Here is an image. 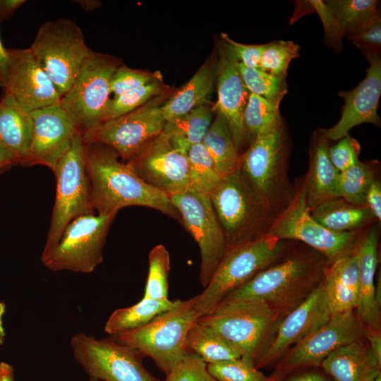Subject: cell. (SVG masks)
Returning a JSON list of instances; mask_svg holds the SVG:
<instances>
[{"instance_id": "obj_2", "label": "cell", "mask_w": 381, "mask_h": 381, "mask_svg": "<svg viewBox=\"0 0 381 381\" xmlns=\"http://www.w3.org/2000/svg\"><path fill=\"white\" fill-rule=\"evenodd\" d=\"M329 264L318 252L294 255L261 271L220 303L260 301L279 322L320 285Z\"/></svg>"}, {"instance_id": "obj_46", "label": "cell", "mask_w": 381, "mask_h": 381, "mask_svg": "<svg viewBox=\"0 0 381 381\" xmlns=\"http://www.w3.org/2000/svg\"><path fill=\"white\" fill-rule=\"evenodd\" d=\"M361 147L356 140L349 134L329 147V159L339 172L344 171L356 165L358 162Z\"/></svg>"}, {"instance_id": "obj_8", "label": "cell", "mask_w": 381, "mask_h": 381, "mask_svg": "<svg viewBox=\"0 0 381 381\" xmlns=\"http://www.w3.org/2000/svg\"><path fill=\"white\" fill-rule=\"evenodd\" d=\"M198 321L227 341L241 358L253 364L279 322L269 306L260 301L220 303Z\"/></svg>"}, {"instance_id": "obj_4", "label": "cell", "mask_w": 381, "mask_h": 381, "mask_svg": "<svg viewBox=\"0 0 381 381\" xmlns=\"http://www.w3.org/2000/svg\"><path fill=\"white\" fill-rule=\"evenodd\" d=\"M195 302L196 296L179 300L176 306L147 325L111 337L150 358L167 375L187 352L185 343L188 332L202 316L195 308Z\"/></svg>"}, {"instance_id": "obj_17", "label": "cell", "mask_w": 381, "mask_h": 381, "mask_svg": "<svg viewBox=\"0 0 381 381\" xmlns=\"http://www.w3.org/2000/svg\"><path fill=\"white\" fill-rule=\"evenodd\" d=\"M330 316L323 279L301 304L278 322L254 365L258 369L276 365L291 346L324 325Z\"/></svg>"}, {"instance_id": "obj_39", "label": "cell", "mask_w": 381, "mask_h": 381, "mask_svg": "<svg viewBox=\"0 0 381 381\" xmlns=\"http://www.w3.org/2000/svg\"><path fill=\"white\" fill-rule=\"evenodd\" d=\"M238 69L250 93L280 104L287 92L286 77L273 75L260 68L246 67L239 61Z\"/></svg>"}, {"instance_id": "obj_13", "label": "cell", "mask_w": 381, "mask_h": 381, "mask_svg": "<svg viewBox=\"0 0 381 381\" xmlns=\"http://www.w3.org/2000/svg\"><path fill=\"white\" fill-rule=\"evenodd\" d=\"M200 249V280L205 287L229 250L209 195L188 188L169 196Z\"/></svg>"}, {"instance_id": "obj_60", "label": "cell", "mask_w": 381, "mask_h": 381, "mask_svg": "<svg viewBox=\"0 0 381 381\" xmlns=\"http://www.w3.org/2000/svg\"><path fill=\"white\" fill-rule=\"evenodd\" d=\"M89 381H98V380H92V379H90Z\"/></svg>"}, {"instance_id": "obj_40", "label": "cell", "mask_w": 381, "mask_h": 381, "mask_svg": "<svg viewBox=\"0 0 381 381\" xmlns=\"http://www.w3.org/2000/svg\"><path fill=\"white\" fill-rule=\"evenodd\" d=\"M162 92L158 80L109 99L105 107L102 123L128 114L145 104Z\"/></svg>"}, {"instance_id": "obj_1", "label": "cell", "mask_w": 381, "mask_h": 381, "mask_svg": "<svg viewBox=\"0 0 381 381\" xmlns=\"http://www.w3.org/2000/svg\"><path fill=\"white\" fill-rule=\"evenodd\" d=\"M85 145L86 170L97 214H116L126 207L143 206L180 219L169 195L144 181L112 149L100 143Z\"/></svg>"}, {"instance_id": "obj_30", "label": "cell", "mask_w": 381, "mask_h": 381, "mask_svg": "<svg viewBox=\"0 0 381 381\" xmlns=\"http://www.w3.org/2000/svg\"><path fill=\"white\" fill-rule=\"evenodd\" d=\"M212 120L210 107L200 106L181 116L166 121L162 133L176 150L186 155L191 147L202 143Z\"/></svg>"}, {"instance_id": "obj_51", "label": "cell", "mask_w": 381, "mask_h": 381, "mask_svg": "<svg viewBox=\"0 0 381 381\" xmlns=\"http://www.w3.org/2000/svg\"><path fill=\"white\" fill-rule=\"evenodd\" d=\"M364 334L368 340V346L375 356L377 361L381 364V336L380 331H374L364 329Z\"/></svg>"}, {"instance_id": "obj_37", "label": "cell", "mask_w": 381, "mask_h": 381, "mask_svg": "<svg viewBox=\"0 0 381 381\" xmlns=\"http://www.w3.org/2000/svg\"><path fill=\"white\" fill-rule=\"evenodd\" d=\"M170 257L162 244L155 246L148 256V274L143 297L168 300Z\"/></svg>"}, {"instance_id": "obj_47", "label": "cell", "mask_w": 381, "mask_h": 381, "mask_svg": "<svg viewBox=\"0 0 381 381\" xmlns=\"http://www.w3.org/2000/svg\"><path fill=\"white\" fill-rule=\"evenodd\" d=\"M222 38L229 45L238 61L249 68H259L263 44H245L231 40L226 34L222 33Z\"/></svg>"}, {"instance_id": "obj_11", "label": "cell", "mask_w": 381, "mask_h": 381, "mask_svg": "<svg viewBox=\"0 0 381 381\" xmlns=\"http://www.w3.org/2000/svg\"><path fill=\"white\" fill-rule=\"evenodd\" d=\"M115 214H90L73 219L65 227L44 265L57 272L90 273L102 262V250Z\"/></svg>"}, {"instance_id": "obj_57", "label": "cell", "mask_w": 381, "mask_h": 381, "mask_svg": "<svg viewBox=\"0 0 381 381\" xmlns=\"http://www.w3.org/2000/svg\"><path fill=\"white\" fill-rule=\"evenodd\" d=\"M6 306L4 302L0 301V346L3 345L5 341L6 332L4 327V315L6 313Z\"/></svg>"}, {"instance_id": "obj_5", "label": "cell", "mask_w": 381, "mask_h": 381, "mask_svg": "<svg viewBox=\"0 0 381 381\" xmlns=\"http://www.w3.org/2000/svg\"><path fill=\"white\" fill-rule=\"evenodd\" d=\"M286 248L285 241L268 234L229 248L208 284L196 296L195 308L202 315L212 313L230 292L277 262Z\"/></svg>"}, {"instance_id": "obj_49", "label": "cell", "mask_w": 381, "mask_h": 381, "mask_svg": "<svg viewBox=\"0 0 381 381\" xmlns=\"http://www.w3.org/2000/svg\"><path fill=\"white\" fill-rule=\"evenodd\" d=\"M365 206L371 211L375 218L381 220V185L375 179L372 182L365 198Z\"/></svg>"}, {"instance_id": "obj_33", "label": "cell", "mask_w": 381, "mask_h": 381, "mask_svg": "<svg viewBox=\"0 0 381 381\" xmlns=\"http://www.w3.org/2000/svg\"><path fill=\"white\" fill-rule=\"evenodd\" d=\"M185 344L187 351L197 354L207 364L241 358L234 346L198 320L188 332Z\"/></svg>"}, {"instance_id": "obj_29", "label": "cell", "mask_w": 381, "mask_h": 381, "mask_svg": "<svg viewBox=\"0 0 381 381\" xmlns=\"http://www.w3.org/2000/svg\"><path fill=\"white\" fill-rule=\"evenodd\" d=\"M311 216L322 226L334 232L356 231L375 217L366 206H356L342 198H332L310 210Z\"/></svg>"}, {"instance_id": "obj_59", "label": "cell", "mask_w": 381, "mask_h": 381, "mask_svg": "<svg viewBox=\"0 0 381 381\" xmlns=\"http://www.w3.org/2000/svg\"><path fill=\"white\" fill-rule=\"evenodd\" d=\"M372 381H381V373L378 374Z\"/></svg>"}, {"instance_id": "obj_24", "label": "cell", "mask_w": 381, "mask_h": 381, "mask_svg": "<svg viewBox=\"0 0 381 381\" xmlns=\"http://www.w3.org/2000/svg\"><path fill=\"white\" fill-rule=\"evenodd\" d=\"M329 140L323 129L315 133L310 145V167L302 185L310 210L327 200L341 198L339 172L329 156Z\"/></svg>"}, {"instance_id": "obj_21", "label": "cell", "mask_w": 381, "mask_h": 381, "mask_svg": "<svg viewBox=\"0 0 381 381\" xmlns=\"http://www.w3.org/2000/svg\"><path fill=\"white\" fill-rule=\"evenodd\" d=\"M370 66L364 79L353 89L339 92L344 103L339 121L332 127L323 129L328 140H339L354 126L364 123L380 126L377 108L381 95L380 54H363Z\"/></svg>"}, {"instance_id": "obj_31", "label": "cell", "mask_w": 381, "mask_h": 381, "mask_svg": "<svg viewBox=\"0 0 381 381\" xmlns=\"http://www.w3.org/2000/svg\"><path fill=\"white\" fill-rule=\"evenodd\" d=\"M202 144L221 177L229 175L239 168L241 156L221 114H217L212 122Z\"/></svg>"}, {"instance_id": "obj_32", "label": "cell", "mask_w": 381, "mask_h": 381, "mask_svg": "<svg viewBox=\"0 0 381 381\" xmlns=\"http://www.w3.org/2000/svg\"><path fill=\"white\" fill-rule=\"evenodd\" d=\"M179 301H158L143 297L131 306L115 310L107 319L104 329L110 336H114L141 327L160 313L174 308Z\"/></svg>"}, {"instance_id": "obj_12", "label": "cell", "mask_w": 381, "mask_h": 381, "mask_svg": "<svg viewBox=\"0 0 381 381\" xmlns=\"http://www.w3.org/2000/svg\"><path fill=\"white\" fill-rule=\"evenodd\" d=\"M71 346L76 361L90 379L102 381H161L143 365V356L135 349L112 337L97 339L75 334Z\"/></svg>"}, {"instance_id": "obj_56", "label": "cell", "mask_w": 381, "mask_h": 381, "mask_svg": "<svg viewBox=\"0 0 381 381\" xmlns=\"http://www.w3.org/2000/svg\"><path fill=\"white\" fill-rule=\"evenodd\" d=\"M73 1L85 12L92 11L99 8L102 5V2L98 0H75Z\"/></svg>"}, {"instance_id": "obj_35", "label": "cell", "mask_w": 381, "mask_h": 381, "mask_svg": "<svg viewBox=\"0 0 381 381\" xmlns=\"http://www.w3.org/2000/svg\"><path fill=\"white\" fill-rule=\"evenodd\" d=\"M188 188L210 195L222 177L202 143L188 151Z\"/></svg>"}, {"instance_id": "obj_38", "label": "cell", "mask_w": 381, "mask_h": 381, "mask_svg": "<svg viewBox=\"0 0 381 381\" xmlns=\"http://www.w3.org/2000/svg\"><path fill=\"white\" fill-rule=\"evenodd\" d=\"M373 167L358 162L349 169L339 172V189L341 198L356 206H365L368 190L375 179Z\"/></svg>"}, {"instance_id": "obj_43", "label": "cell", "mask_w": 381, "mask_h": 381, "mask_svg": "<svg viewBox=\"0 0 381 381\" xmlns=\"http://www.w3.org/2000/svg\"><path fill=\"white\" fill-rule=\"evenodd\" d=\"M346 37L363 53L380 54L381 17L378 13Z\"/></svg>"}, {"instance_id": "obj_20", "label": "cell", "mask_w": 381, "mask_h": 381, "mask_svg": "<svg viewBox=\"0 0 381 381\" xmlns=\"http://www.w3.org/2000/svg\"><path fill=\"white\" fill-rule=\"evenodd\" d=\"M8 75L5 90L25 111L60 104L61 97L29 48H7Z\"/></svg>"}, {"instance_id": "obj_42", "label": "cell", "mask_w": 381, "mask_h": 381, "mask_svg": "<svg viewBox=\"0 0 381 381\" xmlns=\"http://www.w3.org/2000/svg\"><path fill=\"white\" fill-rule=\"evenodd\" d=\"M207 370L217 381H274L241 358L208 363Z\"/></svg>"}, {"instance_id": "obj_26", "label": "cell", "mask_w": 381, "mask_h": 381, "mask_svg": "<svg viewBox=\"0 0 381 381\" xmlns=\"http://www.w3.org/2000/svg\"><path fill=\"white\" fill-rule=\"evenodd\" d=\"M324 286L331 315L356 309L359 281L354 248L330 262Z\"/></svg>"}, {"instance_id": "obj_9", "label": "cell", "mask_w": 381, "mask_h": 381, "mask_svg": "<svg viewBox=\"0 0 381 381\" xmlns=\"http://www.w3.org/2000/svg\"><path fill=\"white\" fill-rule=\"evenodd\" d=\"M286 143L281 126L255 135L241 156L240 169L255 190L276 214L289 205L291 195L286 168Z\"/></svg>"}, {"instance_id": "obj_54", "label": "cell", "mask_w": 381, "mask_h": 381, "mask_svg": "<svg viewBox=\"0 0 381 381\" xmlns=\"http://www.w3.org/2000/svg\"><path fill=\"white\" fill-rule=\"evenodd\" d=\"M18 164L15 158L8 152L0 147V175Z\"/></svg>"}, {"instance_id": "obj_14", "label": "cell", "mask_w": 381, "mask_h": 381, "mask_svg": "<svg viewBox=\"0 0 381 381\" xmlns=\"http://www.w3.org/2000/svg\"><path fill=\"white\" fill-rule=\"evenodd\" d=\"M266 234L281 241H302L330 262L353 250L357 241L356 231H329L311 216L302 186L289 205L276 217Z\"/></svg>"}, {"instance_id": "obj_58", "label": "cell", "mask_w": 381, "mask_h": 381, "mask_svg": "<svg viewBox=\"0 0 381 381\" xmlns=\"http://www.w3.org/2000/svg\"><path fill=\"white\" fill-rule=\"evenodd\" d=\"M377 284L375 285V295L377 303L381 306V282L380 277L379 276V279L377 281Z\"/></svg>"}, {"instance_id": "obj_44", "label": "cell", "mask_w": 381, "mask_h": 381, "mask_svg": "<svg viewBox=\"0 0 381 381\" xmlns=\"http://www.w3.org/2000/svg\"><path fill=\"white\" fill-rule=\"evenodd\" d=\"M163 381H217L207 370V363L197 354L187 351Z\"/></svg>"}, {"instance_id": "obj_55", "label": "cell", "mask_w": 381, "mask_h": 381, "mask_svg": "<svg viewBox=\"0 0 381 381\" xmlns=\"http://www.w3.org/2000/svg\"><path fill=\"white\" fill-rule=\"evenodd\" d=\"M0 381H14V372L11 365L0 362Z\"/></svg>"}, {"instance_id": "obj_6", "label": "cell", "mask_w": 381, "mask_h": 381, "mask_svg": "<svg viewBox=\"0 0 381 381\" xmlns=\"http://www.w3.org/2000/svg\"><path fill=\"white\" fill-rule=\"evenodd\" d=\"M85 150L83 135L78 133L54 172L56 181V197L41 260L56 247L70 222L95 212L86 170Z\"/></svg>"}, {"instance_id": "obj_15", "label": "cell", "mask_w": 381, "mask_h": 381, "mask_svg": "<svg viewBox=\"0 0 381 381\" xmlns=\"http://www.w3.org/2000/svg\"><path fill=\"white\" fill-rule=\"evenodd\" d=\"M363 334L364 328L354 310L332 314L324 325L289 349L270 377L281 381L296 370L320 367L335 349L361 341Z\"/></svg>"}, {"instance_id": "obj_36", "label": "cell", "mask_w": 381, "mask_h": 381, "mask_svg": "<svg viewBox=\"0 0 381 381\" xmlns=\"http://www.w3.org/2000/svg\"><path fill=\"white\" fill-rule=\"evenodd\" d=\"M337 20L344 35L352 32L380 13L376 0L324 1Z\"/></svg>"}, {"instance_id": "obj_48", "label": "cell", "mask_w": 381, "mask_h": 381, "mask_svg": "<svg viewBox=\"0 0 381 381\" xmlns=\"http://www.w3.org/2000/svg\"><path fill=\"white\" fill-rule=\"evenodd\" d=\"M308 3L320 17L328 42L339 47L344 35L328 6L323 1H308Z\"/></svg>"}, {"instance_id": "obj_3", "label": "cell", "mask_w": 381, "mask_h": 381, "mask_svg": "<svg viewBox=\"0 0 381 381\" xmlns=\"http://www.w3.org/2000/svg\"><path fill=\"white\" fill-rule=\"evenodd\" d=\"M209 197L229 248L266 234L276 218L240 168L222 177Z\"/></svg>"}, {"instance_id": "obj_45", "label": "cell", "mask_w": 381, "mask_h": 381, "mask_svg": "<svg viewBox=\"0 0 381 381\" xmlns=\"http://www.w3.org/2000/svg\"><path fill=\"white\" fill-rule=\"evenodd\" d=\"M158 77L156 73L133 69L121 64L112 75L110 83L111 94L118 96L158 80Z\"/></svg>"}, {"instance_id": "obj_34", "label": "cell", "mask_w": 381, "mask_h": 381, "mask_svg": "<svg viewBox=\"0 0 381 381\" xmlns=\"http://www.w3.org/2000/svg\"><path fill=\"white\" fill-rule=\"evenodd\" d=\"M279 106V103L250 93L243 115L248 134L255 137L282 126Z\"/></svg>"}, {"instance_id": "obj_50", "label": "cell", "mask_w": 381, "mask_h": 381, "mask_svg": "<svg viewBox=\"0 0 381 381\" xmlns=\"http://www.w3.org/2000/svg\"><path fill=\"white\" fill-rule=\"evenodd\" d=\"M306 368L296 370V373L286 376L281 381H332L324 372Z\"/></svg>"}, {"instance_id": "obj_27", "label": "cell", "mask_w": 381, "mask_h": 381, "mask_svg": "<svg viewBox=\"0 0 381 381\" xmlns=\"http://www.w3.org/2000/svg\"><path fill=\"white\" fill-rule=\"evenodd\" d=\"M33 122L7 90L0 97V147L22 165L31 143Z\"/></svg>"}, {"instance_id": "obj_53", "label": "cell", "mask_w": 381, "mask_h": 381, "mask_svg": "<svg viewBox=\"0 0 381 381\" xmlns=\"http://www.w3.org/2000/svg\"><path fill=\"white\" fill-rule=\"evenodd\" d=\"M8 75V60L7 48H5L0 38V88L5 90Z\"/></svg>"}, {"instance_id": "obj_16", "label": "cell", "mask_w": 381, "mask_h": 381, "mask_svg": "<svg viewBox=\"0 0 381 381\" xmlns=\"http://www.w3.org/2000/svg\"><path fill=\"white\" fill-rule=\"evenodd\" d=\"M166 120L162 106L148 102L121 116L105 121L82 135L85 144L100 143L130 159L159 135Z\"/></svg>"}, {"instance_id": "obj_19", "label": "cell", "mask_w": 381, "mask_h": 381, "mask_svg": "<svg viewBox=\"0 0 381 381\" xmlns=\"http://www.w3.org/2000/svg\"><path fill=\"white\" fill-rule=\"evenodd\" d=\"M30 114L32 135L28 156L22 166L44 165L54 173L79 132L60 104Z\"/></svg>"}, {"instance_id": "obj_18", "label": "cell", "mask_w": 381, "mask_h": 381, "mask_svg": "<svg viewBox=\"0 0 381 381\" xmlns=\"http://www.w3.org/2000/svg\"><path fill=\"white\" fill-rule=\"evenodd\" d=\"M127 164L147 183L170 196L188 188L187 155L161 133Z\"/></svg>"}, {"instance_id": "obj_28", "label": "cell", "mask_w": 381, "mask_h": 381, "mask_svg": "<svg viewBox=\"0 0 381 381\" xmlns=\"http://www.w3.org/2000/svg\"><path fill=\"white\" fill-rule=\"evenodd\" d=\"M217 67L213 59L207 61L185 86L162 106L166 121L207 104L217 78Z\"/></svg>"}, {"instance_id": "obj_7", "label": "cell", "mask_w": 381, "mask_h": 381, "mask_svg": "<svg viewBox=\"0 0 381 381\" xmlns=\"http://www.w3.org/2000/svg\"><path fill=\"white\" fill-rule=\"evenodd\" d=\"M62 97L73 85L91 49L83 32L71 19L43 23L29 47Z\"/></svg>"}, {"instance_id": "obj_41", "label": "cell", "mask_w": 381, "mask_h": 381, "mask_svg": "<svg viewBox=\"0 0 381 381\" xmlns=\"http://www.w3.org/2000/svg\"><path fill=\"white\" fill-rule=\"evenodd\" d=\"M300 46L292 41L277 40L265 44L259 68L276 76L286 77L292 59L298 57Z\"/></svg>"}, {"instance_id": "obj_22", "label": "cell", "mask_w": 381, "mask_h": 381, "mask_svg": "<svg viewBox=\"0 0 381 381\" xmlns=\"http://www.w3.org/2000/svg\"><path fill=\"white\" fill-rule=\"evenodd\" d=\"M217 82L215 109L224 119L239 150L245 145L249 136L243 124V115L250 92L242 80L238 61L224 40L219 46Z\"/></svg>"}, {"instance_id": "obj_23", "label": "cell", "mask_w": 381, "mask_h": 381, "mask_svg": "<svg viewBox=\"0 0 381 381\" xmlns=\"http://www.w3.org/2000/svg\"><path fill=\"white\" fill-rule=\"evenodd\" d=\"M378 238L374 229L367 232L354 247L357 259L359 301L356 315L365 329L380 331V307L375 295V275L378 264Z\"/></svg>"}, {"instance_id": "obj_10", "label": "cell", "mask_w": 381, "mask_h": 381, "mask_svg": "<svg viewBox=\"0 0 381 381\" xmlns=\"http://www.w3.org/2000/svg\"><path fill=\"white\" fill-rule=\"evenodd\" d=\"M121 65L110 55L91 50L60 105L82 135L102 123L113 74Z\"/></svg>"}, {"instance_id": "obj_25", "label": "cell", "mask_w": 381, "mask_h": 381, "mask_svg": "<svg viewBox=\"0 0 381 381\" xmlns=\"http://www.w3.org/2000/svg\"><path fill=\"white\" fill-rule=\"evenodd\" d=\"M320 367L332 381H372L381 373V364L361 341L335 349Z\"/></svg>"}, {"instance_id": "obj_52", "label": "cell", "mask_w": 381, "mask_h": 381, "mask_svg": "<svg viewBox=\"0 0 381 381\" xmlns=\"http://www.w3.org/2000/svg\"><path fill=\"white\" fill-rule=\"evenodd\" d=\"M25 2V0H0V23L8 19Z\"/></svg>"}]
</instances>
